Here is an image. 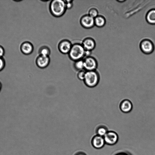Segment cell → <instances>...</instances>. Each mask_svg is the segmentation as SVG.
Segmentation results:
<instances>
[{"label": "cell", "instance_id": "7c38bea8", "mask_svg": "<svg viewBox=\"0 0 155 155\" xmlns=\"http://www.w3.org/2000/svg\"><path fill=\"white\" fill-rule=\"evenodd\" d=\"M120 110L124 113L130 112L133 108L132 102L128 99H124L120 103Z\"/></svg>", "mask_w": 155, "mask_h": 155}, {"label": "cell", "instance_id": "484cf974", "mask_svg": "<svg viewBox=\"0 0 155 155\" xmlns=\"http://www.w3.org/2000/svg\"><path fill=\"white\" fill-rule=\"evenodd\" d=\"M1 88H2V84L1 83V82H0V91L1 90Z\"/></svg>", "mask_w": 155, "mask_h": 155}, {"label": "cell", "instance_id": "2e32d148", "mask_svg": "<svg viewBox=\"0 0 155 155\" xmlns=\"http://www.w3.org/2000/svg\"><path fill=\"white\" fill-rule=\"evenodd\" d=\"M38 53L39 55L49 57L51 50L47 46H42L39 48Z\"/></svg>", "mask_w": 155, "mask_h": 155}, {"label": "cell", "instance_id": "cb8c5ba5", "mask_svg": "<svg viewBox=\"0 0 155 155\" xmlns=\"http://www.w3.org/2000/svg\"><path fill=\"white\" fill-rule=\"evenodd\" d=\"M92 51L85 50L84 54V58L91 56Z\"/></svg>", "mask_w": 155, "mask_h": 155}, {"label": "cell", "instance_id": "30bf717a", "mask_svg": "<svg viewBox=\"0 0 155 155\" xmlns=\"http://www.w3.org/2000/svg\"><path fill=\"white\" fill-rule=\"evenodd\" d=\"M81 44L85 50L92 51L95 48V41L92 38L87 37L82 41Z\"/></svg>", "mask_w": 155, "mask_h": 155}, {"label": "cell", "instance_id": "8fae6325", "mask_svg": "<svg viewBox=\"0 0 155 155\" xmlns=\"http://www.w3.org/2000/svg\"><path fill=\"white\" fill-rule=\"evenodd\" d=\"M20 48L22 53L25 55L31 54L34 50V47L32 44L28 41L22 43L21 45Z\"/></svg>", "mask_w": 155, "mask_h": 155}, {"label": "cell", "instance_id": "52a82bcc", "mask_svg": "<svg viewBox=\"0 0 155 155\" xmlns=\"http://www.w3.org/2000/svg\"><path fill=\"white\" fill-rule=\"evenodd\" d=\"M140 47L141 51L146 54L151 53L154 49V45L152 42L147 39L143 40L141 42Z\"/></svg>", "mask_w": 155, "mask_h": 155}, {"label": "cell", "instance_id": "277c9868", "mask_svg": "<svg viewBox=\"0 0 155 155\" xmlns=\"http://www.w3.org/2000/svg\"><path fill=\"white\" fill-rule=\"evenodd\" d=\"M83 60L85 70L86 71L96 70L98 64L95 58L90 56L84 58Z\"/></svg>", "mask_w": 155, "mask_h": 155}, {"label": "cell", "instance_id": "9a60e30c", "mask_svg": "<svg viewBox=\"0 0 155 155\" xmlns=\"http://www.w3.org/2000/svg\"><path fill=\"white\" fill-rule=\"evenodd\" d=\"M105 19L104 17L101 15H98L94 18V25L98 27H102L105 24Z\"/></svg>", "mask_w": 155, "mask_h": 155}, {"label": "cell", "instance_id": "ac0fdd59", "mask_svg": "<svg viewBox=\"0 0 155 155\" xmlns=\"http://www.w3.org/2000/svg\"><path fill=\"white\" fill-rule=\"evenodd\" d=\"M107 132V129L102 126L98 128L97 131L98 135L102 137H104Z\"/></svg>", "mask_w": 155, "mask_h": 155}, {"label": "cell", "instance_id": "d6986e66", "mask_svg": "<svg viewBox=\"0 0 155 155\" xmlns=\"http://www.w3.org/2000/svg\"><path fill=\"white\" fill-rule=\"evenodd\" d=\"M88 14L94 18L98 15V10L95 8H91L88 11Z\"/></svg>", "mask_w": 155, "mask_h": 155}, {"label": "cell", "instance_id": "3957f363", "mask_svg": "<svg viewBox=\"0 0 155 155\" xmlns=\"http://www.w3.org/2000/svg\"><path fill=\"white\" fill-rule=\"evenodd\" d=\"M99 81V74L96 70L86 71L84 81L87 87H95L98 84Z\"/></svg>", "mask_w": 155, "mask_h": 155}, {"label": "cell", "instance_id": "7a4b0ae2", "mask_svg": "<svg viewBox=\"0 0 155 155\" xmlns=\"http://www.w3.org/2000/svg\"><path fill=\"white\" fill-rule=\"evenodd\" d=\"M85 50L81 44L75 43L72 44L71 48L68 54L69 58L75 61L83 59L84 58Z\"/></svg>", "mask_w": 155, "mask_h": 155}, {"label": "cell", "instance_id": "8992f818", "mask_svg": "<svg viewBox=\"0 0 155 155\" xmlns=\"http://www.w3.org/2000/svg\"><path fill=\"white\" fill-rule=\"evenodd\" d=\"M71 42L69 40L64 39L61 41L58 45L59 51L63 54L69 53L72 46Z\"/></svg>", "mask_w": 155, "mask_h": 155}, {"label": "cell", "instance_id": "9c48e42d", "mask_svg": "<svg viewBox=\"0 0 155 155\" xmlns=\"http://www.w3.org/2000/svg\"><path fill=\"white\" fill-rule=\"evenodd\" d=\"M105 143L109 145H113L117 143L118 139L117 134L112 131H108L104 137Z\"/></svg>", "mask_w": 155, "mask_h": 155}, {"label": "cell", "instance_id": "6da1fadb", "mask_svg": "<svg viewBox=\"0 0 155 155\" xmlns=\"http://www.w3.org/2000/svg\"><path fill=\"white\" fill-rule=\"evenodd\" d=\"M67 9L64 0H53L49 5V10L53 16L59 18L62 16L65 13Z\"/></svg>", "mask_w": 155, "mask_h": 155}, {"label": "cell", "instance_id": "ba28073f", "mask_svg": "<svg viewBox=\"0 0 155 155\" xmlns=\"http://www.w3.org/2000/svg\"><path fill=\"white\" fill-rule=\"evenodd\" d=\"M50 59L49 57L39 55L37 57L35 63L37 66L40 68H45L49 64Z\"/></svg>", "mask_w": 155, "mask_h": 155}, {"label": "cell", "instance_id": "5b68a950", "mask_svg": "<svg viewBox=\"0 0 155 155\" xmlns=\"http://www.w3.org/2000/svg\"><path fill=\"white\" fill-rule=\"evenodd\" d=\"M80 22L81 25L86 29L91 28L94 25V18L88 14L82 16L80 18Z\"/></svg>", "mask_w": 155, "mask_h": 155}, {"label": "cell", "instance_id": "5bb4252c", "mask_svg": "<svg viewBox=\"0 0 155 155\" xmlns=\"http://www.w3.org/2000/svg\"><path fill=\"white\" fill-rule=\"evenodd\" d=\"M147 21L151 24H155V9L150 10L146 16Z\"/></svg>", "mask_w": 155, "mask_h": 155}, {"label": "cell", "instance_id": "7402d4cb", "mask_svg": "<svg viewBox=\"0 0 155 155\" xmlns=\"http://www.w3.org/2000/svg\"><path fill=\"white\" fill-rule=\"evenodd\" d=\"M5 66V61L3 58H0V71H2Z\"/></svg>", "mask_w": 155, "mask_h": 155}, {"label": "cell", "instance_id": "ffe728a7", "mask_svg": "<svg viewBox=\"0 0 155 155\" xmlns=\"http://www.w3.org/2000/svg\"><path fill=\"white\" fill-rule=\"evenodd\" d=\"M86 71L84 70L79 71L77 75V77L80 80L84 81L85 78Z\"/></svg>", "mask_w": 155, "mask_h": 155}, {"label": "cell", "instance_id": "44dd1931", "mask_svg": "<svg viewBox=\"0 0 155 155\" xmlns=\"http://www.w3.org/2000/svg\"><path fill=\"white\" fill-rule=\"evenodd\" d=\"M64 1L65 3L67 9H70L73 6V1L71 0H66Z\"/></svg>", "mask_w": 155, "mask_h": 155}, {"label": "cell", "instance_id": "d4e9b609", "mask_svg": "<svg viewBox=\"0 0 155 155\" xmlns=\"http://www.w3.org/2000/svg\"><path fill=\"white\" fill-rule=\"evenodd\" d=\"M76 155H86L83 153H78Z\"/></svg>", "mask_w": 155, "mask_h": 155}, {"label": "cell", "instance_id": "4fadbf2b", "mask_svg": "<svg viewBox=\"0 0 155 155\" xmlns=\"http://www.w3.org/2000/svg\"><path fill=\"white\" fill-rule=\"evenodd\" d=\"M105 143L104 137L98 135L94 137L92 140L93 146L97 149H100L103 147Z\"/></svg>", "mask_w": 155, "mask_h": 155}, {"label": "cell", "instance_id": "e0dca14e", "mask_svg": "<svg viewBox=\"0 0 155 155\" xmlns=\"http://www.w3.org/2000/svg\"><path fill=\"white\" fill-rule=\"evenodd\" d=\"M74 68L77 70L80 71L84 70V65L83 59L74 61Z\"/></svg>", "mask_w": 155, "mask_h": 155}, {"label": "cell", "instance_id": "603a6c76", "mask_svg": "<svg viewBox=\"0 0 155 155\" xmlns=\"http://www.w3.org/2000/svg\"><path fill=\"white\" fill-rule=\"evenodd\" d=\"M5 51L3 47L0 45V58H3L5 54Z\"/></svg>", "mask_w": 155, "mask_h": 155}]
</instances>
